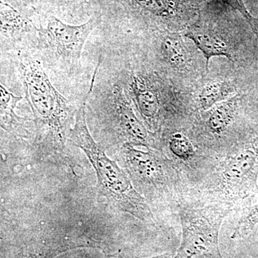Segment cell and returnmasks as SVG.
I'll return each instance as SVG.
<instances>
[{
    "instance_id": "cell-1",
    "label": "cell",
    "mask_w": 258,
    "mask_h": 258,
    "mask_svg": "<svg viewBox=\"0 0 258 258\" xmlns=\"http://www.w3.org/2000/svg\"><path fill=\"white\" fill-rule=\"evenodd\" d=\"M19 67L25 88L26 99L36 122L37 140L43 149L55 161L73 166L66 151L69 142L73 111L67 98L52 84L41 64L30 56L19 57ZM74 167V166H73Z\"/></svg>"
},
{
    "instance_id": "cell-2",
    "label": "cell",
    "mask_w": 258,
    "mask_h": 258,
    "mask_svg": "<svg viewBox=\"0 0 258 258\" xmlns=\"http://www.w3.org/2000/svg\"><path fill=\"white\" fill-rule=\"evenodd\" d=\"M93 87L91 86L89 92L76 112L69 142L81 149L91 162L96 171L100 196L106 199L112 207L120 212L142 222H154V215L146 199L136 189L127 173L106 155L88 130L86 105Z\"/></svg>"
},
{
    "instance_id": "cell-3",
    "label": "cell",
    "mask_w": 258,
    "mask_h": 258,
    "mask_svg": "<svg viewBox=\"0 0 258 258\" xmlns=\"http://www.w3.org/2000/svg\"><path fill=\"white\" fill-rule=\"evenodd\" d=\"M208 189L220 203L255 200L258 195V128L226 154L217 164Z\"/></svg>"
},
{
    "instance_id": "cell-4",
    "label": "cell",
    "mask_w": 258,
    "mask_h": 258,
    "mask_svg": "<svg viewBox=\"0 0 258 258\" xmlns=\"http://www.w3.org/2000/svg\"><path fill=\"white\" fill-rule=\"evenodd\" d=\"M234 205L213 202L203 207L181 203L179 215L182 240L174 258H223L219 246L222 222Z\"/></svg>"
},
{
    "instance_id": "cell-5",
    "label": "cell",
    "mask_w": 258,
    "mask_h": 258,
    "mask_svg": "<svg viewBox=\"0 0 258 258\" xmlns=\"http://www.w3.org/2000/svg\"><path fill=\"white\" fill-rule=\"evenodd\" d=\"M137 147L124 144L120 152L125 171L136 189L149 197L165 192L171 182L167 161L158 149Z\"/></svg>"
},
{
    "instance_id": "cell-6",
    "label": "cell",
    "mask_w": 258,
    "mask_h": 258,
    "mask_svg": "<svg viewBox=\"0 0 258 258\" xmlns=\"http://www.w3.org/2000/svg\"><path fill=\"white\" fill-rule=\"evenodd\" d=\"M96 23L91 19L82 25H70L51 17L46 28L37 30L40 45L55 60L72 69L77 67L85 43Z\"/></svg>"
},
{
    "instance_id": "cell-7",
    "label": "cell",
    "mask_w": 258,
    "mask_h": 258,
    "mask_svg": "<svg viewBox=\"0 0 258 258\" xmlns=\"http://www.w3.org/2000/svg\"><path fill=\"white\" fill-rule=\"evenodd\" d=\"M108 112L110 125L124 144L158 149L152 132L136 114L120 86H114L109 98Z\"/></svg>"
},
{
    "instance_id": "cell-8",
    "label": "cell",
    "mask_w": 258,
    "mask_h": 258,
    "mask_svg": "<svg viewBox=\"0 0 258 258\" xmlns=\"http://www.w3.org/2000/svg\"><path fill=\"white\" fill-rule=\"evenodd\" d=\"M128 91L141 120L151 132L158 130L162 118V103L150 79L142 75H132L128 81Z\"/></svg>"
},
{
    "instance_id": "cell-9",
    "label": "cell",
    "mask_w": 258,
    "mask_h": 258,
    "mask_svg": "<svg viewBox=\"0 0 258 258\" xmlns=\"http://www.w3.org/2000/svg\"><path fill=\"white\" fill-rule=\"evenodd\" d=\"M185 36L191 39L203 52L206 58L207 69L210 59L216 56H225L233 61L232 47L220 34L207 25L197 24L186 31Z\"/></svg>"
},
{
    "instance_id": "cell-10",
    "label": "cell",
    "mask_w": 258,
    "mask_h": 258,
    "mask_svg": "<svg viewBox=\"0 0 258 258\" xmlns=\"http://www.w3.org/2000/svg\"><path fill=\"white\" fill-rule=\"evenodd\" d=\"M242 99V95L237 93L212 108L207 120V125L211 133L221 135L227 130L238 113Z\"/></svg>"
},
{
    "instance_id": "cell-11",
    "label": "cell",
    "mask_w": 258,
    "mask_h": 258,
    "mask_svg": "<svg viewBox=\"0 0 258 258\" xmlns=\"http://www.w3.org/2000/svg\"><path fill=\"white\" fill-rule=\"evenodd\" d=\"M23 97L17 96L10 92L3 84H0V114L1 126L8 132L23 134V121L21 117L15 113V110Z\"/></svg>"
},
{
    "instance_id": "cell-12",
    "label": "cell",
    "mask_w": 258,
    "mask_h": 258,
    "mask_svg": "<svg viewBox=\"0 0 258 258\" xmlns=\"http://www.w3.org/2000/svg\"><path fill=\"white\" fill-rule=\"evenodd\" d=\"M31 30V25L18 12L1 3V35L8 40H18Z\"/></svg>"
},
{
    "instance_id": "cell-13",
    "label": "cell",
    "mask_w": 258,
    "mask_h": 258,
    "mask_svg": "<svg viewBox=\"0 0 258 258\" xmlns=\"http://www.w3.org/2000/svg\"><path fill=\"white\" fill-rule=\"evenodd\" d=\"M236 88L229 81H213L203 88L199 96V103L203 110L213 108L215 105L228 99L235 92Z\"/></svg>"
},
{
    "instance_id": "cell-14",
    "label": "cell",
    "mask_w": 258,
    "mask_h": 258,
    "mask_svg": "<svg viewBox=\"0 0 258 258\" xmlns=\"http://www.w3.org/2000/svg\"><path fill=\"white\" fill-rule=\"evenodd\" d=\"M160 50L164 60L172 67L177 69L187 67L189 53L181 39L173 36L164 37L161 41Z\"/></svg>"
},
{
    "instance_id": "cell-15",
    "label": "cell",
    "mask_w": 258,
    "mask_h": 258,
    "mask_svg": "<svg viewBox=\"0 0 258 258\" xmlns=\"http://www.w3.org/2000/svg\"><path fill=\"white\" fill-rule=\"evenodd\" d=\"M88 246H91V242L87 241H66L57 244L28 249L18 254L15 258H54L62 252Z\"/></svg>"
},
{
    "instance_id": "cell-16",
    "label": "cell",
    "mask_w": 258,
    "mask_h": 258,
    "mask_svg": "<svg viewBox=\"0 0 258 258\" xmlns=\"http://www.w3.org/2000/svg\"><path fill=\"white\" fill-rule=\"evenodd\" d=\"M258 224V197L256 201L244 209L232 234L233 239H242L254 230Z\"/></svg>"
},
{
    "instance_id": "cell-17",
    "label": "cell",
    "mask_w": 258,
    "mask_h": 258,
    "mask_svg": "<svg viewBox=\"0 0 258 258\" xmlns=\"http://www.w3.org/2000/svg\"><path fill=\"white\" fill-rule=\"evenodd\" d=\"M169 149L171 154L179 161H191L195 154L193 144L189 139L181 133L173 134L169 141Z\"/></svg>"
},
{
    "instance_id": "cell-18",
    "label": "cell",
    "mask_w": 258,
    "mask_h": 258,
    "mask_svg": "<svg viewBox=\"0 0 258 258\" xmlns=\"http://www.w3.org/2000/svg\"><path fill=\"white\" fill-rule=\"evenodd\" d=\"M136 2L142 8L157 14L166 11V3L164 0H136Z\"/></svg>"
},
{
    "instance_id": "cell-19",
    "label": "cell",
    "mask_w": 258,
    "mask_h": 258,
    "mask_svg": "<svg viewBox=\"0 0 258 258\" xmlns=\"http://www.w3.org/2000/svg\"><path fill=\"white\" fill-rule=\"evenodd\" d=\"M171 254L169 253H166V254H160V255H157V256H154V257H148V258H171ZM111 258H122L118 257V256H117V257H113Z\"/></svg>"
}]
</instances>
